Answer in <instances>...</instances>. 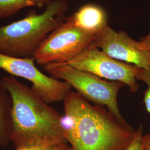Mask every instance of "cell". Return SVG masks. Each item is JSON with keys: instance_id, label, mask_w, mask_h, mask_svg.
<instances>
[{"instance_id": "1", "label": "cell", "mask_w": 150, "mask_h": 150, "mask_svg": "<svg viewBox=\"0 0 150 150\" xmlns=\"http://www.w3.org/2000/svg\"><path fill=\"white\" fill-rule=\"evenodd\" d=\"M61 117L64 139L73 150H125L136 129L106 108L71 91L64 101Z\"/></svg>"}, {"instance_id": "2", "label": "cell", "mask_w": 150, "mask_h": 150, "mask_svg": "<svg viewBox=\"0 0 150 150\" xmlns=\"http://www.w3.org/2000/svg\"><path fill=\"white\" fill-rule=\"evenodd\" d=\"M1 85L11 98L10 137L16 149L46 139L67 142L62 116L32 88L12 76L4 77Z\"/></svg>"}, {"instance_id": "3", "label": "cell", "mask_w": 150, "mask_h": 150, "mask_svg": "<svg viewBox=\"0 0 150 150\" xmlns=\"http://www.w3.org/2000/svg\"><path fill=\"white\" fill-rule=\"evenodd\" d=\"M66 0H54L41 13L31 11L20 20L0 26V54L33 57L40 45L64 20Z\"/></svg>"}, {"instance_id": "4", "label": "cell", "mask_w": 150, "mask_h": 150, "mask_svg": "<svg viewBox=\"0 0 150 150\" xmlns=\"http://www.w3.org/2000/svg\"><path fill=\"white\" fill-rule=\"evenodd\" d=\"M43 67L50 76L66 82L88 101L105 107L118 120L126 121L119 109L117 100L118 92L125 86L123 83L103 79L67 63L52 64Z\"/></svg>"}, {"instance_id": "5", "label": "cell", "mask_w": 150, "mask_h": 150, "mask_svg": "<svg viewBox=\"0 0 150 150\" xmlns=\"http://www.w3.org/2000/svg\"><path fill=\"white\" fill-rule=\"evenodd\" d=\"M96 37L77 27L70 16L43 40L33 58L38 64L43 66L67 63L95 46Z\"/></svg>"}, {"instance_id": "6", "label": "cell", "mask_w": 150, "mask_h": 150, "mask_svg": "<svg viewBox=\"0 0 150 150\" xmlns=\"http://www.w3.org/2000/svg\"><path fill=\"white\" fill-rule=\"evenodd\" d=\"M33 57H17L0 54V69L12 76L26 79L32 90L47 103L63 101L72 87L66 82L45 75Z\"/></svg>"}, {"instance_id": "7", "label": "cell", "mask_w": 150, "mask_h": 150, "mask_svg": "<svg viewBox=\"0 0 150 150\" xmlns=\"http://www.w3.org/2000/svg\"><path fill=\"white\" fill-rule=\"evenodd\" d=\"M67 64L111 81L119 82L136 92L139 89L138 76L141 69L110 57L93 46Z\"/></svg>"}, {"instance_id": "8", "label": "cell", "mask_w": 150, "mask_h": 150, "mask_svg": "<svg viewBox=\"0 0 150 150\" xmlns=\"http://www.w3.org/2000/svg\"><path fill=\"white\" fill-rule=\"evenodd\" d=\"M94 45L115 59L150 70V51L125 31H116L107 25L97 35Z\"/></svg>"}, {"instance_id": "9", "label": "cell", "mask_w": 150, "mask_h": 150, "mask_svg": "<svg viewBox=\"0 0 150 150\" xmlns=\"http://www.w3.org/2000/svg\"><path fill=\"white\" fill-rule=\"evenodd\" d=\"M71 17L77 27L95 36L108 25L106 13L101 7L95 4L82 6Z\"/></svg>"}, {"instance_id": "10", "label": "cell", "mask_w": 150, "mask_h": 150, "mask_svg": "<svg viewBox=\"0 0 150 150\" xmlns=\"http://www.w3.org/2000/svg\"><path fill=\"white\" fill-rule=\"evenodd\" d=\"M52 0H0V19L15 15L26 7H46Z\"/></svg>"}, {"instance_id": "11", "label": "cell", "mask_w": 150, "mask_h": 150, "mask_svg": "<svg viewBox=\"0 0 150 150\" xmlns=\"http://www.w3.org/2000/svg\"><path fill=\"white\" fill-rule=\"evenodd\" d=\"M10 110H8L4 99L0 95V145L2 146L11 141Z\"/></svg>"}, {"instance_id": "12", "label": "cell", "mask_w": 150, "mask_h": 150, "mask_svg": "<svg viewBox=\"0 0 150 150\" xmlns=\"http://www.w3.org/2000/svg\"><path fill=\"white\" fill-rule=\"evenodd\" d=\"M64 143L67 142L54 139H46L27 145L16 150H54L57 146Z\"/></svg>"}, {"instance_id": "13", "label": "cell", "mask_w": 150, "mask_h": 150, "mask_svg": "<svg viewBox=\"0 0 150 150\" xmlns=\"http://www.w3.org/2000/svg\"><path fill=\"white\" fill-rule=\"evenodd\" d=\"M138 80L144 82L147 89L144 96V102L146 111L150 113V70H141L138 76Z\"/></svg>"}, {"instance_id": "14", "label": "cell", "mask_w": 150, "mask_h": 150, "mask_svg": "<svg viewBox=\"0 0 150 150\" xmlns=\"http://www.w3.org/2000/svg\"><path fill=\"white\" fill-rule=\"evenodd\" d=\"M143 135V126L140 125L136 129L134 139L125 150H144L142 145Z\"/></svg>"}, {"instance_id": "15", "label": "cell", "mask_w": 150, "mask_h": 150, "mask_svg": "<svg viewBox=\"0 0 150 150\" xmlns=\"http://www.w3.org/2000/svg\"><path fill=\"white\" fill-rule=\"evenodd\" d=\"M142 145L144 150H150V133L143 135Z\"/></svg>"}, {"instance_id": "16", "label": "cell", "mask_w": 150, "mask_h": 150, "mask_svg": "<svg viewBox=\"0 0 150 150\" xmlns=\"http://www.w3.org/2000/svg\"><path fill=\"white\" fill-rule=\"evenodd\" d=\"M149 1L150 2V0ZM140 41L144 45L145 47L150 51V31L146 36L142 38Z\"/></svg>"}, {"instance_id": "17", "label": "cell", "mask_w": 150, "mask_h": 150, "mask_svg": "<svg viewBox=\"0 0 150 150\" xmlns=\"http://www.w3.org/2000/svg\"><path fill=\"white\" fill-rule=\"evenodd\" d=\"M54 150H73L71 147L67 143H64L63 144L57 146Z\"/></svg>"}]
</instances>
